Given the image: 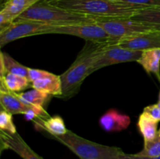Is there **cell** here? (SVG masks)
I'll use <instances>...</instances> for the list:
<instances>
[{
    "mask_svg": "<svg viewBox=\"0 0 160 159\" xmlns=\"http://www.w3.org/2000/svg\"><path fill=\"white\" fill-rule=\"evenodd\" d=\"M110 44V43H109ZM109 44H96L86 41L71 65L60 75L62 82V95L59 98L70 99L77 94L81 89L96 59Z\"/></svg>",
    "mask_w": 160,
    "mask_h": 159,
    "instance_id": "cell-1",
    "label": "cell"
},
{
    "mask_svg": "<svg viewBox=\"0 0 160 159\" xmlns=\"http://www.w3.org/2000/svg\"><path fill=\"white\" fill-rule=\"evenodd\" d=\"M45 2L96 19L131 17L137 11L140 10L112 0H48Z\"/></svg>",
    "mask_w": 160,
    "mask_h": 159,
    "instance_id": "cell-2",
    "label": "cell"
},
{
    "mask_svg": "<svg viewBox=\"0 0 160 159\" xmlns=\"http://www.w3.org/2000/svg\"><path fill=\"white\" fill-rule=\"evenodd\" d=\"M17 19L34 20L53 26H65L96 22V18L58 7L44 0L33 5L20 14Z\"/></svg>",
    "mask_w": 160,
    "mask_h": 159,
    "instance_id": "cell-3",
    "label": "cell"
},
{
    "mask_svg": "<svg viewBox=\"0 0 160 159\" xmlns=\"http://www.w3.org/2000/svg\"><path fill=\"white\" fill-rule=\"evenodd\" d=\"M45 136L65 145L80 159H125L127 156L120 147L91 141L69 129L65 135Z\"/></svg>",
    "mask_w": 160,
    "mask_h": 159,
    "instance_id": "cell-4",
    "label": "cell"
},
{
    "mask_svg": "<svg viewBox=\"0 0 160 159\" xmlns=\"http://www.w3.org/2000/svg\"><path fill=\"white\" fill-rule=\"evenodd\" d=\"M96 23L109 34L113 44L130 36L155 30L151 25L136 21L130 17L97 18Z\"/></svg>",
    "mask_w": 160,
    "mask_h": 159,
    "instance_id": "cell-5",
    "label": "cell"
},
{
    "mask_svg": "<svg viewBox=\"0 0 160 159\" xmlns=\"http://www.w3.org/2000/svg\"><path fill=\"white\" fill-rule=\"evenodd\" d=\"M56 26L30 20L17 19L7 28L0 31V48L17 39L50 34Z\"/></svg>",
    "mask_w": 160,
    "mask_h": 159,
    "instance_id": "cell-6",
    "label": "cell"
},
{
    "mask_svg": "<svg viewBox=\"0 0 160 159\" xmlns=\"http://www.w3.org/2000/svg\"><path fill=\"white\" fill-rule=\"evenodd\" d=\"M50 34H62L76 36L84 39L86 41L96 44H113L109 34L102 26L95 23H78V24L56 26Z\"/></svg>",
    "mask_w": 160,
    "mask_h": 159,
    "instance_id": "cell-7",
    "label": "cell"
},
{
    "mask_svg": "<svg viewBox=\"0 0 160 159\" xmlns=\"http://www.w3.org/2000/svg\"><path fill=\"white\" fill-rule=\"evenodd\" d=\"M142 51H135L122 48L116 44H109L92 65L90 74L99 69L115 64L128 62H137L142 55Z\"/></svg>",
    "mask_w": 160,
    "mask_h": 159,
    "instance_id": "cell-8",
    "label": "cell"
},
{
    "mask_svg": "<svg viewBox=\"0 0 160 159\" xmlns=\"http://www.w3.org/2000/svg\"><path fill=\"white\" fill-rule=\"evenodd\" d=\"M116 45L122 48L142 51L160 48V31L154 30L139 33L122 39Z\"/></svg>",
    "mask_w": 160,
    "mask_h": 159,
    "instance_id": "cell-9",
    "label": "cell"
},
{
    "mask_svg": "<svg viewBox=\"0 0 160 159\" xmlns=\"http://www.w3.org/2000/svg\"><path fill=\"white\" fill-rule=\"evenodd\" d=\"M0 137L2 149L11 150L23 159H44L30 147L18 132L9 133L1 131Z\"/></svg>",
    "mask_w": 160,
    "mask_h": 159,
    "instance_id": "cell-10",
    "label": "cell"
},
{
    "mask_svg": "<svg viewBox=\"0 0 160 159\" xmlns=\"http://www.w3.org/2000/svg\"><path fill=\"white\" fill-rule=\"evenodd\" d=\"M131 124V118L120 113L117 109H109L99 118V126L108 132H117L125 130Z\"/></svg>",
    "mask_w": 160,
    "mask_h": 159,
    "instance_id": "cell-11",
    "label": "cell"
},
{
    "mask_svg": "<svg viewBox=\"0 0 160 159\" xmlns=\"http://www.w3.org/2000/svg\"><path fill=\"white\" fill-rule=\"evenodd\" d=\"M0 104L2 109H4L12 115H24L34 106L23 102L17 93L9 91L2 87H0Z\"/></svg>",
    "mask_w": 160,
    "mask_h": 159,
    "instance_id": "cell-12",
    "label": "cell"
},
{
    "mask_svg": "<svg viewBox=\"0 0 160 159\" xmlns=\"http://www.w3.org/2000/svg\"><path fill=\"white\" fill-rule=\"evenodd\" d=\"M35 127L42 132L44 135L62 136L65 135L68 129L64 123V120L59 115L48 118H41L34 120Z\"/></svg>",
    "mask_w": 160,
    "mask_h": 159,
    "instance_id": "cell-13",
    "label": "cell"
},
{
    "mask_svg": "<svg viewBox=\"0 0 160 159\" xmlns=\"http://www.w3.org/2000/svg\"><path fill=\"white\" fill-rule=\"evenodd\" d=\"M148 74L153 73L160 82V48L146 50L137 61Z\"/></svg>",
    "mask_w": 160,
    "mask_h": 159,
    "instance_id": "cell-14",
    "label": "cell"
},
{
    "mask_svg": "<svg viewBox=\"0 0 160 159\" xmlns=\"http://www.w3.org/2000/svg\"><path fill=\"white\" fill-rule=\"evenodd\" d=\"M31 87L52 96H57L59 98L62 95V82L60 76L54 73L44 79L33 81L31 83Z\"/></svg>",
    "mask_w": 160,
    "mask_h": 159,
    "instance_id": "cell-15",
    "label": "cell"
},
{
    "mask_svg": "<svg viewBox=\"0 0 160 159\" xmlns=\"http://www.w3.org/2000/svg\"><path fill=\"white\" fill-rule=\"evenodd\" d=\"M0 74L1 76H4L6 73H13V74L19 75V76L28 77V69L25 65H22L20 62L16 61L13 58L11 57L8 53L1 51L0 53Z\"/></svg>",
    "mask_w": 160,
    "mask_h": 159,
    "instance_id": "cell-16",
    "label": "cell"
},
{
    "mask_svg": "<svg viewBox=\"0 0 160 159\" xmlns=\"http://www.w3.org/2000/svg\"><path fill=\"white\" fill-rule=\"evenodd\" d=\"M1 87L9 91L14 93H20L28 88L31 84L28 77L19 76L13 73H6L4 76L0 77Z\"/></svg>",
    "mask_w": 160,
    "mask_h": 159,
    "instance_id": "cell-17",
    "label": "cell"
},
{
    "mask_svg": "<svg viewBox=\"0 0 160 159\" xmlns=\"http://www.w3.org/2000/svg\"><path fill=\"white\" fill-rule=\"evenodd\" d=\"M158 123L156 120L152 118L148 113L143 112L140 115L137 126L141 134L143 137L144 143L152 140L158 135Z\"/></svg>",
    "mask_w": 160,
    "mask_h": 159,
    "instance_id": "cell-18",
    "label": "cell"
},
{
    "mask_svg": "<svg viewBox=\"0 0 160 159\" xmlns=\"http://www.w3.org/2000/svg\"><path fill=\"white\" fill-rule=\"evenodd\" d=\"M42 0H6L2 5L1 11L13 17L15 20L25 10Z\"/></svg>",
    "mask_w": 160,
    "mask_h": 159,
    "instance_id": "cell-19",
    "label": "cell"
},
{
    "mask_svg": "<svg viewBox=\"0 0 160 159\" xmlns=\"http://www.w3.org/2000/svg\"><path fill=\"white\" fill-rule=\"evenodd\" d=\"M130 18L145 24L151 25L155 30L160 31V7L140 9Z\"/></svg>",
    "mask_w": 160,
    "mask_h": 159,
    "instance_id": "cell-20",
    "label": "cell"
},
{
    "mask_svg": "<svg viewBox=\"0 0 160 159\" xmlns=\"http://www.w3.org/2000/svg\"><path fill=\"white\" fill-rule=\"evenodd\" d=\"M17 94L23 102L32 105L40 106V107H44L45 104H48L52 96L48 94L34 88L27 92H20Z\"/></svg>",
    "mask_w": 160,
    "mask_h": 159,
    "instance_id": "cell-21",
    "label": "cell"
},
{
    "mask_svg": "<svg viewBox=\"0 0 160 159\" xmlns=\"http://www.w3.org/2000/svg\"><path fill=\"white\" fill-rule=\"evenodd\" d=\"M137 157H156L160 156V136L158 134L155 139L144 143V147L140 152L134 154Z\"/></svg>",
    "mask_w": 160,
    "mask_h": 159,
    "instance_id": "cell-22",
    "label": "cell"
},
{
    "mask_svg": "<svg viewBox=\"0 0 160 159\" xmlns=\"http://www.w3.org/2000/svg\"><path fill=\"white\" fill-rule=\"evenodd\" d=\"M112 1L139 9L160 7V0H112Z\"/></svg>",
    "mask_w": 160,
    "mask_h": 159,
    "instance_id": "cell-23",
    "label": "cell"
},
{
    "mask_svg": "<svg viewBox=\"0 0 160 159\" xmlns=\"http://www.w3.org/2000/svg\"><path fill=\"white\" fill-rule=\"evenodd\" d=\"M0 129L1 131H4L9 133L17 132V128L12 121V115L2 108L0 112Z\"/></svg>",
    "mask_w": 160,
    "mask_h": 159,
    "instance_id": "cell-24",
    "label": "cell"
},
{
    "mask_svg": "<svg viewBox=\"0 0 160 159\" xmlns=\"http://www.w3.org/2000/svg\"><path fill=\"white\" fill-rule=\"evenodd\" d=\"M52 74V73H50V72L45 71V70L29 68L28 69V78L31 84L33 81H35L37 80L44 79V78H46L48 77V76H51Z\"/></svg>",
    "mask_w": 160,
    "mask_h": 159,
    "instance_id": "cell-25",
    "label": "cell"
},
{
    "mask_svg": "<svg viewBox=\"0 0 160 159\" xmlns=\"http://www.w3.org/2000/svg\"><path fill=\"white\" fill-rule=\"evenodd\" d=\"M143 112L148 113L150 116L157 122H160V108L157 104H151V105L146 106L144 108Z\"/></svg>",
    "mask_w": 160,
    "mask_h": 159,
    "instance_id": "cell-26",
    "label": "cell"
},
{
    "mask_svg": "<svg viewBox=\"0 0 160 159\" xmlns=\"http://www.w3.org/2000/svg\"><path fill=\"white\" fill-rule=\"evenodd\" d=\"M125 159H160V156L156 157H137L134 154H127L126 158Z\"/></svg>",
    "mask_w": 160,
    "mask_h": 159,
    "instance_id": "cell-27",
    "label": "cell"
},
{
    "mask_svg": "<svg viewBox=\"0 0 160 159\" xmlns=\"http://www.w3.org/2000/svg\"><path fill=\"white\" fill-rule=\"evenodd\" d=\"M157 104H158V106H159V107L160 108V101H159V102L157 103Z\"/></svg>",
    "mask_w": 160,
    "mask_h": 159,
    "instance_id": "cell-28",
    "label": "cell"
},
{
    "mask_svg": "<svg viewBox=\"0 0 160 159\" xmlns=\"http://www.w3.org/2000/svg\"><path fill=\"white\" fill-rule=\"evenodd\" d=\"M158 134H159V135L160 136V129H159V131H158Z\"/></svg>",
    "mask_w": 160,
    "mask_h": 159,
    "instance_id": "cell-29",
    "label": "cell"
},
{
    "mask_svg": "<svg viewBox=\"0 0 160 159\" xmlns=\"http://www.w3.org/2000/svg\"><path fill=\"white\" fill-rule=\"evenodd\" d=\"M159 101H160V92H159Z\"/></svg>",
    "mask_w": 160,
    "mask_h": 159,
    "instance_id": "cell-30",
    "label": "cell"
},
{
    "mask_svg": "<svg viewBox=\"0 0 160 159\" xmlns=\"http://www.w3.org/2000/svg\"><path fill=\"white\" fill-rule=\"evenodd\" d=\"M45 1H48V0H45Z\"/></svg>",
    "mask_w": 160,
    "mask_h": 159,
    "instance_id": "cell-31",
    "label": "cell"
}]
</instances>
